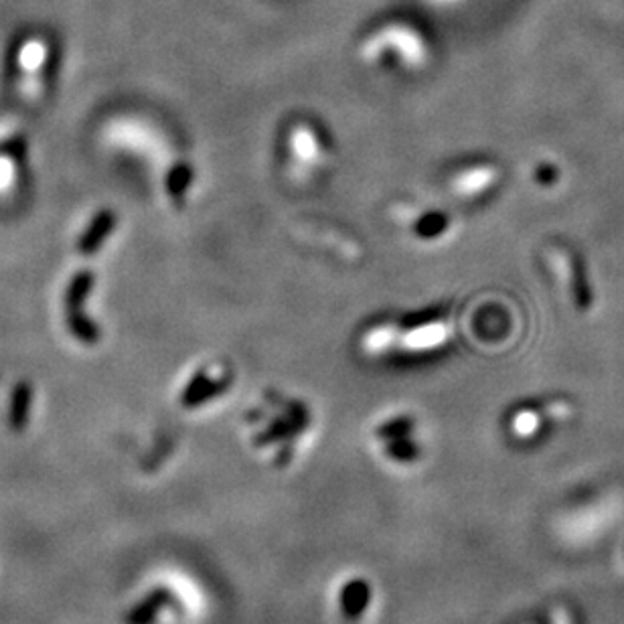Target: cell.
Returning <instances> with one entry per match:
<instances>
[{
  "mask_svg": "<svg viewBox=\"0 0 624 624\" xmlns=\"http://www.w3.org/2000/svg\"><path fill=\"white\" fill-rule=\"evenodd\" d=\"M278 159L294 183L325 177L337 161V144L329 126L312 114H292L278 132Z\"/></svg>",
  "mask_w": 624,
  "mask_h": 624,
  "instance_id": "cell-3",
  "label": "cell"
},
{
  "mask_svg": "<svg viewBox=\"0 0 624 624\" xmlns=\"http://www.w3.org/2000/svg\"><path fill=\"white\" fill-rule=\"evenodd\" d=\"M495 169L489 163H458L446 175V189L454 199H475L485 187L493 185Z\"/></svg>",
  "mask_w": 624,
  "mask_h": 624,
  "instance_id": "cell-9",
  "label": "cell"
},
{
  "mask_svg": "<svg viewBox=\"0 0 624 624\" xmlns=\"http://www.w3.org/2000/svg\"><path fill=\"white\" fill-rule=\"evenodd\" d=\"M96 274L92 270L77 272L65 292V319L71 335L84 345H96L100 341L98 325L88 317L86 302L92 294Z\"/></svg>",
  "mask_w": 624,
  "mask_h": 624,
  "instance_id": "cell-7",
  "label": "cell"
},
{
  "mask_svg": "<svg viewBox=\"0 0 624 624\" xmlns=\"http://www.w3.org/2000/svg\"><path fill=\"white\" fill-rule=\"evenodd\" d=\"M244 430L250 448L266 462L284 466L315 434V410L300 396L278 389L262 394L244 412Z\"/></svg>",
  "mask_w": 624,
  "mask_h": 624,
  "instance_id": "cell-2",
  "label": "cell"
},
{
  "mask_svg": "<svg viewBox=\"0 0 624 624\" xmlns=\"http://www.w3.org/2000/svg\"><path fill=\"white\" fill-rule=\"evenodd\" d=\"M452 335L450 312L444 306H430L373 321L363 329L359 347L373 359L416 363L442 357Z\"/></svg>",
  "mask_w": 624,
  "mask_h": 624,
  "instance_id": "cell-1",
  "label": "cell"
},
{
  "mask_svg": "<svg viewBox=\"0 0 624 624\" xmlns=\"http://www.w3.org/2000/svg\"><path fill=\"white\" fill-rule=\"evenodd\" d=\"M365 63H379L394 57L406 71H418L430 61V45L424 35L406 23H392L371 33L359 47Z\"/></svg>",
  "mask_w": 624,
  "mask_h": 624,
  "instance_id": "cell-5",
  "label": "cell"
},
{
  "mask_svg": "<svg viewBox=\"0 0 624 624\" xmlns=\"http://www.w3.org/2000/svg\"><path fill=\"white\" fill-rule=\"evenodd\" d=\"M236 383V373L225 359H203L195 363L181 381L177 404L183 412H203L217 406Z\"/></svg>",
  "mask_w": 624,
  "mask_h": 624,
  "instance_id": "cell-6",
  "label": "cell"
},
{
  "mask_svg": "<svg viewBox=\"0 0 624 624\" xmlns=\"http://www.w3.org/2000/svg\"><path fill=\"white\" fill-rule=\"evenodd\" d=\"M118 225V215L112 209H100L94 219L90 221L88 229L84 231V236L77 242V250L84 256H94L96 252L102 250L106 240L112 236L114 229Z\"/></svg>",
  "mask_w": 624,
  "mask_h": 624,
  "instance_id": "cell-10",
  "label": "cell"
},
{
  "mask_svg": "<svg viewBox=\"0 0 624 624\" xmlns=\"http://www.w3.org/2000/svg\"><path fill=\"white\" fill-rule=\"evenodd\" d=\"M337 608L343 618L357 620L355 616L365 614V610L371 606V586L361 578V580H349L339 588L337 594Z\"/></svg>",
  "mask_w": 624,
  "mask_h": 624,
  "instance_id": "cell-11",
  "label": "cell"
},
{
  "mask_svg": "<svg viewBox=\"0 0 624 624\" xmlns=\"http://www.w3.org/2000/svg\"><path fill=\"white\" fill-rule=\"evenodd\" d=\"M572 276H574L576 302L582 310H586L592 306V288H590V282L586 278V266L580 258H574V262H572Z\"/></svg>",
  "mask_w": 624,
  "mask_h": 624,
  "instance_id": "cell-13",
  "label": "cell"
},
{
  "mask_svg": "<svg viewBox=\"0 0 624 624\" xmlns=\"http://www.w3.org/2000/svg\"><path fill=\"white\" fill-rule=\"evenodd\" d=\"M404 225L410 238L422 246L442 244L454 227V219L448 211L438 207H422L404 213Z\"/></svg>",
  "mask_w": 624,
  "mask_h": 624,
  "instance_id": "cell-8",
  "label": "cell"
},
{
  "mask_svg": "<svg viewBox=\"0 0 624 624\" xmlns=\"http://www.w3.org/2000/svg\"><path fill=\"white\" fill-rule=\"evenodd\" d=\"M369 440L377 456L394 468H412L426 454L424 426L410 410H392L379 416L369 430Z\"/></svg>",
  "mask_w": 624,
  "mask_h": 624,
  "instance_id": "cell-4",
  "label": "cell"
},
{
  "mask_svg": "<svg viewBox=\"0 0 624 624\" xmlns=\"http://www.w3.org/2000/svg\"><path fill=\"white\" fill-rule=\"evenodd\" d=\"M3 152L9 154V156H13V159H15L19 165H23L25 156H27V140H25L23 136H15V138H11V140L3 146Z\"/></svg>",
  "mask_w": 624,
  "mask_h": 624,
  "instance_id": "cell-14",
  "label": "cell"
},
{
  "mask_svg": "<svg viewBox=\"0 0 624 624\" xmlns=\"http://www.w3.org/2000/svg\"><path fill=\"white\" fill-rule=\"evenodd\" d=\"M29 406H31V387L29 383H19L13 392L11 402V426L15 430H23L29 418Z\"/></svg>",
  "mask_w": 624,
  "mask_h": 624,
  "instance_id": "cell-12",
  "label": "cell"
}]
</instances>
